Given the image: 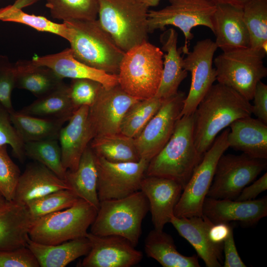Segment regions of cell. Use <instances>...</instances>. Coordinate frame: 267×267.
I'll return each instance as SVG.
<instances>
[{"label":"cell","instance_id":"cell-1","mask_svg":"<svg viewBox=\"0 0 267 267\" xmlns=\"http://www.w3.org/2000/svg\"><path fill=\"white\" fill-rule=\"evenodd\" d=\"M252 114L250 101L228 87L213 85L192 114L193 138L198 152L203 155L222 131Z\"/></svg>","mask_w":267,"mask_h":267},{"label":"cell","instance_id":"cell-2","mask_svg":"<svg viewBox=\"0 0 267 267\" xmlns=\"http://www.w3.org/2000/svg\"><path fill=\"white\" fill-rule=\"evenodd\" d=\"M203 156L194 143L192 114L183 116L167 143L149 162L145 176L174 180L183 189Z\"/></svg>","mask_w":267,"mask_h":267},{"label":"cell","instance_id":"cell-3","mask_svg":"<svg viewBox=\"0 0 267 267\" xmlns=\"http://www.w3.org/2000/svg\"><path fill=\"white\" fill-rule=\"evenodd\" d=\"M63 22L70 29L68 42L77 59L108 74L118 75L125 52L118 46L98 19Z\"/></svg>","mask_w":267,"mask_h":267},{"label":"cell","instance_id":"cell-4","mask_svg":"<svg viewBox=\"0 0 267 267\" xmlns=\"http://www.w3.org/2000/svg\"><path fill=\"white\" fill-rule=\"evenodd\" d=\"M163 55L162 49L147 41L126 51L117 75L119 86L139 100L155 96L161 81Z\"/></svg>","mask_w":267,"mask_h":267},{"label":"cell","instance_id":"cell-5","mask_svg":"<svg viewBox=\"0 0 267 267\" xmlns=\"http://www.w3.org/2000/svg\"><path fill=\"white\" fill-rule=\"evenodd\" d=\"M148 211L147 199L141 190L122 198L100 201L90 232L99 236H121L136 247L142 221Z\"/></svg>","mask_w":267,"mask_h":267},{"label":"cell","instance_id":"cell-6","mask_svg":"<svg viewBox=\"0 0 267 267\" xmlns=\"http://www.w3.org/2000/svg\"><path fill=\"white\" fill-rule=\"evenodd\" d=\"M100 24L126 52L147 41L148 7L142 0H98Z\"/></svg>","mask_w":267,"mask_h":267},{"label":"cell","instance_id":"cell-7","mask_svg":"<svg viewBox=\"0 0 267 267\" xmlns=\"http://www.w3.org/2000/svg\"><path fill=\"white\" fill-rule=\"evenodd\" d=\"M97 213L95 208L79 198L67 209L34 219L29 238L36 242L55 245L86 237Z\"/></svg>","mask_w":267,"mask_h":267},{"label":"cell","instance_id":"cell-8","mask_svg":"<svg viewBox=\"0 0 267 267\" xmlns=\"http://www.w3.org/2000/svg\"><path fill=\"white\" fill-rule=\"evenodd\" d=\"M266 54L264 50L250 47L222 52L213 60L216 80L252 100L257 84L267 76L263 61Z\"/></svg>","mask_w":267,"mask_h":267},{"label":"cell","instance_id":"cell-9","mask_svg":"<svg viewBox=\"0 0 267 267\" xmlns=\"http://www.w3.org/2000/svg\"><path fill=\"white\" fill-rule=\"evenodd\" d=\"M169 4L159 10H149L147 14L148 32L164 30L169 25L178 28L185 41L181 47L183 54L189 50V42L193 38V28L207 27L213 32L212 17L216 4L211 0H169Z\"/></svg>","mask_w":267,"mask_h":267},{"label":"cell","instance_id":"cell-10","mask_svg":"<svg viewBox=\"0 0 267 267\" xmlns=\"http://www.w3.org/2000/svg\"><path fill=\"white\" fill-rule=\"evenodd\" d=\"M225 129L204 153L200 163L184 187L174 211L177 217L202 216L204 200L212 183L218 161L229 147Z\"/></svg>","mask_w":267,"mask_h":267},{"label":"cell","instance_id":"cell-11","mask_svg":"<svg viewBox=\"0 0 267 267\" xmlns=\"http://www.w3.org/2000/svg\"><path fill=\"white\" fill-rule=\"evenodd\" d=\"M267 168V160L240 155L224 154L217 164L207 197L235 200L243 188Z\"/></svg>","mask_w":267,"mask_h":267},{"label":"cell","instance_id":"cell-12","mask_svg":"<svg viewBox=\"0 0 267 267\" xmlns=\"http://www.w3.org/2000/svg\"><path fill=\"white\" fill-rule=\"evenodd\" d=\"M218 49L210 39L198 41L183 60V67L191 74L189 90L186 96L179 118L192 115L198 105L216 81L213 68L214 54Z\"/></svg>","mask_w":267,"mask_h":267},{"label":"cell","instance_id":"cell-13","mask_svg":"<svg viewBox=\"0 0 267 267\" xmlns=\"http://www.w3.org/2000/svg\"><path fill=\"white\" fill-rule=\"evenodd\" d=\"M95 161L100 202L122 198L140 190L149 161L141 159L136 162L113 163L96 155Z\"/></svg>","mask_w":267,"mask_h":267},{"label":"cell","instance_id":"cell-14","mask_svg":"<svg viewBox=\"0 0 267 267\" xmlns=\"http://www.w3.org/2000/svg\"><path fill=\"white\" fill-rule=\"evenodd\" d=\"M139 100L128 94L119 84L109 88L102 86L89 107L88 119L93 138L121 133L125 115Z\"/></svg>","mask_w":267,"mask_h":267},{"label":"cell","instance_id":"cell-15","mask_svg":"<svg viewBox=\"0 0 267 267\" xmlns=\"http://www.w3.org/2000/svg\"><path fill=\"white\" fill-rule=\"evenodd\" d=\"M185 97L184 92L178 91L164 99L157 113L134 138L141 159L149 162L167 143L179 118Z\"/></svg>","mask_w":267,"mask_h":267},{"label":"cell","instance_id":"cell-16","mask_svg":"<svg viewBox=\"0 0 267 267\" xmlns=\"http://www.w3.org/2000/svg\"><path fill=\"white\" fill-rule=\"evenodd\" d=\"M90 248L80 264L82 267H131L143 258L142 253L127 239L117 235L99 236L88 232Z\"/></svg>","mask_w":267,"mask_h":267},{"label":"cell","instance_id":"cell-17","mask_svg":"<svg viewBox=\"0 0 267 267\" xmlns=\"http://www.w3.org/2000/svg\"><path fill=\"white\" fill-rule=\"evenodd\" d=\"M183 187L174 180L157 176H145L140 189L147 199L155 229L162 230L174 215Z\"/></svg>","mask_w":267,"mask_h":267},{"label":"cell","instance_id":"cell-18","mask_svg":"<svg viewBox=\"0 0 267 267\" xmlns=\"http://www.w3.org/2000/svg\"><path fill=\"white\" fill-rule=\"evenodd\" d=\"M203 215L213 223L236 221L245 225H253L267 216V198L238 201L206 197Z\"/></svg>","mask_w":267,"mask_h":267},{"label":"cell","instance_id":"cell-19","mask_svg":"<svg viewBox=\"0 0 267 267\" xmlns=\"http://www.w3.org/2000/svg\"><path fill=\"white\" fill-rule=\"evenodd\" d=\"M215 43L222 52L250 47V37L243 19V7L216 4L212 17Z\"/></svg>","mask_w":267,"mask_h":267},{"label":"cell","instance_id":"cell-20","mask_svg":"<svg viewBox=\"0 0 267 267\" xmlns=\"http://www.w3.org/2000/svg\"><path fill=\"white\" fill-rule=\"evenodd\" d=\"M170 223L192 246L206 267L222 266L223 245L215 244L210 240L208 231L213 223L206 217H177L174 215Z\"/></svg>","mask_w":267,"mask_h":267},{"label":"cell","instance_id":"cell-21","mask_svg":"<svg viewBox=\"0 0 267 267\" xmlns=\"http://www.w3.org/2000/svg\"><path fill=\"white\" fill-rule=\"evenodd\" d=\"M89 107H79L60 131L58 141L62 164L67 170L77 169L84 152L93 138L88 119Z\"/></svg>","mask_w":267,"mask_h":267},{"label":"cell","instance_id":"cell-22","mask_svg":"<svg viewBox=\"0 0 267 267\" xmlns=\"http://www.w3.org/2000/svg\"><path fill=\"white\" fill-rule=\"evenodd\" d=\"M32 60L37 64L50 68L63 79H90L100 83L106 88L119 84L117 75L108 74L79 61L70 48L56 53L34 56Z\"/></svg>","mask_w":267,"mask_h":267},{"label":"cell","instance_id":"cell-23","mask_svg":"<svg viewBox=\"0 0 267 267\" xmlns=\"http://www.w3.org/2000/svg\"><path fill=\"white\" fill-rule=\"evenodd\" d=\"M33 220L26 205L12 200L0 206V251L26 246Z\"/></svg>","mask_w":267,"mask_h":267},{"label":"cell","instance_id":"cell-24","mask_svg":"<svg viewBox=\"0 0 267 267\" xmlns=\"http://www.w3.org/2000/svg\"><path fill=\"white\" fill-rule=\"evenodd\" d=\"M66 189H71L66 180L37 162L28 164L20 175L13 200L26 205L34 199Z\"/></svg>","mask_w":267,"mask_h":267},{"label":"cell","instance_id":"cell-25","mask_svg":"<svg viewBox=\"0 0 267 267\" xmlns=\"http://www.w3.org/2000/svg\"><path fill=\"white\" fill-rule=\"evenodd\" d=\"M178 34L173 28L165 30L160 36L163 55V68L161 83L155 96L165 99L175 95L188 72L183 67L181 47H177Z\"/></svg>","mask_w":267,"mask_h":267},{"label":"cell","instance_id":"cell-26","mask_svg":"<svg viewBox=\"0 0 267 267\" xmlns=\"http://www.w3.org/2000/svg\"><path fill=\"white\" fill-rule=\"evenodd\" d=\"M229 127V147L253 158L267 159V124L249 116L236 120Z\"/></svg>","mask_w":267,"mask_h":267},{"label":"cell","instance_id":"cell-27","mask_svg":"<svg viewBox=\"0 0 267 267\" xmlns=\"http://www.w3.org/2000/svg\"><path fill=\"white\" fill-rule=\"evenodd\" d=\"M27 246L41 267H64L79 257L87 255L90 248L87 237L55 245L44 244L29 239Z\"/></svg>","mask_w":267,"mask_h":267},{"label":"cell","instance_id":"cell-28","mask_svg":"<svg viewBox=\"0 0 267 267\" xmlns=\"http://www.w3.org/2000/svg\"><path fill=\"white\" fill-rule=\"evenodd\" d=\"M65 180L79 198L98 210L100 201L97 193L95 155L89 145L84 152L77 169L67 170Z\"/></svg>","mask_w":267,"mask_h":267},{"label":"cell","instance_id":"cell-29","mask_svg":"<svg viewBox=\"0 0 267 267\" xmlns=\"http://www.w3.org/2000/svg\"><path fill=\"white\" fill-rule=\"evenodd\" d=\"M15 88L27 90L37 97L56 89L63 79L51 69L35 63L32 60H20L14 64Z\"/></svg>","mask_w":267,"mask_h":267},{"label":"cell","instance_id":"cell-30","mask_svg":"<svg viewBox=\"0 0 267 267\" xmlns=\"http://www.w3.org/2000/svg\"><path fill=\"white\" fill-rule=\"evenodd\" d=\"M144 251L148 257L163 267H199L198 257L186 256L179 253L172 237L163 230H151L144 242Z\"/></svg>","mask_w":267,"mask_h":267},{"label":"cell","instance_id":"cell-31","mask_svg":"<svg viewBox=\"0 0 267 267\" xmlns=\"http://www.w3.org/2000/svg\"><path fill=\"white\" fill-rule=\"evenodd\" d=\"M78 108L71 99L69 85L63 82L19 111L36 117L69 120Z\"/></svg>","mask_w":267,"mask_h":267},{"label":"cell","instance_id":"cell-32","mask_svg":"<svg viewBox=\"0 0 267 267\" xmlns=\"http://www.w3.org/2000/svg\"><path fill=\"white\" fill-rule=\"evenodd\" d=\"M11 122L24 143L46 140H58L61 130L68 120L46 118L23 114L14 110L10 113Z\"/></svg>","mask_w":267,"mask_h":267},{"label":"cell","instance_id":"cell-33","mask_svg":"<svg viewBox=\"0 0 267 267\" xmlns=\"http://www.w3.org/2000/svg\"><path fill=\"white\" fill-rule=\"evenodd\" d=\"M89 145L96 156L109 162H136L141 159L134 139L121 133L94 138Z\"/></svg>","mask_w":267,"mask_h":267},{"label":"cell","instance_id":"cell-34","mask_svg":"<svg viewBox=\"0 0 267 267\" xmlns=\"http://www.w3.org/2000/svg\"><path fill=\"white\" fill-rule=\"evenodd\" d=\"M250 47L267 51V0H249L243 7Z\"/></svg>","mask_w":267,"mask_h":267},{"label":"cell","instance_id":"cell-35","mask_svg":"<svg viewBox=\"0 0 267 267\" xmlns=\"http://www.w3.org/2000/svg\"><path fill=\"white\" fill-rule=\"evenodd\" d=\"M51 16L63 22L97 19L98 0H46Z\"/></svg>","mask_w":267,"mask_h":267},{"label":"cell","instance_id":"cell-36","mask_svg":"<svg viewBox=\"0 0 267 267\" xmlns=\"http://www.w3.org/2000/svg\"><path fill=\"white\" fill-rule=\"evenodd\" d=\"M0 20L23 24L39 31L55 34L68 41L70 40V29L65 23H57L43 16L28 14L13 4L0 9Z\"/></svg>","mask_w":267,"mask_h":267},{"label":"cell","instance_id":"cell-37","mask_svg":"<svg viewBox=\"0 0 267 267\" xmlns=\"http://www.w3.org/2000/svg\"><path fill=\"white\" fill-rule=\"evenodd\" d=\"M163 100L154 96L149 99L140 100L134 104L122 120L121 133L135 138L158 111Z\"/></svg>","mask_w":267,"mask_h":267},{"label":"cell","instance_id":"cell-38","mask_svg":"<svg viewBox=\"0 0 267 267\" xmlns=\"http://www.w3.org/2000/svg\"><path fill=\"white\" fill-rule=\"evenodd\" d=\"M24 152L25 156L44 165L65 180L67 170L62 164L58 140L25 142Z\"/></svg>","mask_w":267,"mask_h":267},{"label":"cell","instance_id":"cell-39","mask_svg":"<svg viewBox=\"0 0 267 267\" xmlns=\"http://www.w3.org/2000/svg\"><path fill=\"white\" fill-rule=\"evenodd\" d=\"M79 199L71 189L55 191L28 202L26 205L35 219L67 209Z\"/></svg>","mask_w":267,"mask_h":267},{"label":"cell","instance_id":"cell-40","mask_svg":"<svg viewBox=\"0 0 267 267\" xmlns=\"http://www.w3.org/2000/svg\"><path fill=\"white\" fill-rule=\"evenodd\" d=\"M20 175L19 167L8 154L7 145H0V195L6 201L14 200Z\"/></svg>","mask_w":267,"mask_h":267},{"label":"cell","instance_id":"cell-41","mask_svg":"<svg viewBox=\"0 0 267 267\" xmlns=\"http://www.w3.org/2000/svg\"><path fill=\"white\" fill-rule=\"evenodd\" d=\"M24 143L11 122L9 111L0 103V145H10L13 155L23 162Z\"/></svg>","mask_w":267,"mask_h":267},{"label":"cell","instance_id":"cell-42","mask_svg":"<svg viewBox=\"0 0 267 267\" xmlns=\"http://www.w3.org/2000/svg\"><path fill=\"white\" fill-rule=\"evenodd\" d=\"M102 86L100 83L90 79H72L69 85L71 99L77 108L82 106L89 107L94 102Z\"/></svg>","mask_w":267,"mask_h":267},{"label":"cell","instance_id":"cell-43","mask_svg":"<svg viewBox=\"0 0 267 267\" xmlns=\"http://www.w3.org/2000/svg\"><path fill=\"white\" fill-rule=\"evenodd\" d=\"M15 88L14 64L9 58L0 55V103L10 113L14 110L11 101V93Z\"/></svg>","mask_w":267,"mask_h":267},{"label":"cell","instance_id":"cell-44","mask_svg":"<svg viewBox=\"0 0 267 267\" xmlns=\"http://www.w3.org/2000/svg\"><path fill=\"white\" fill-rule=\"evenodd\" d=\"M0 267H40L31 250L26 246L0 251Z\"/></svg>","mask_w":267,"mask_h":267},{"label":"cell","instance_id":"cell-45","mask_svg":"<svg viewBox=\"0 0 267 267\" xmlns=\"http://www.w3.org/2000/svg\"><path fill=\"white\" fill-rule=\"evenodd\" d=\"M252 100V114L267 124V85L261 81L256 86Z\"/></svg>","mask_w":267,"mask_h":267},{"label":"cell","instance_id":"cell-46","mask_svg":"<svg viewBox=\"0 0 267 267\" xmlns=\"http://www.w3.org/2000/svg\"><path fill=\"white\" fill-rule=\"evenodd\" d=\"M224 255V267H246L238 254L235 244L233 228L223 244Z\"/></svg>","mask_w":267,"mask_h":267},{"label":"cell","instance_id":"cell-47","mask_svg":"<svg viewBox=\"0 0 267 267\" xmlns=\"http://www.w3.org/2000/svg\"><path fill=\"white\" fill-rule=\"evenodd\" d=\"M267 189V173H265L253 183L245 187L235 200L247 201L255 199L260 194L266 191Z\"/></svg>","mask_w":267,"mask_h":267},{"label":"cell","instance_id":"cell-48","mask_svg":"<svg viewBox=\"0 0 267 267\" xmlns=\"http://www.w3.org/2000/svg\"><path fill=\"white\" fill-rule=\"evenodd\" d=\"M232 227L226 222L213 223L209 228L208 235L212 242L218 245H223Z\"/></svg>","mask_w":267,"mask_h":267},{"label":"cell","instance_id":"cell-49","mask_svg":"<svg viewBox=\"0 0 267 267\" xmlns=\"http://www.w3.org/2000/svg\"><path fill=\"white\" fill-rule=\"evenodd\" d=\"M216 4H227L243 7L249 0H211Z\"/></svg>","mask_w":267,"mask_h":267},{"label":"cell","instance_id":"cell-50","mask_svg":"<svg viewBox=\"0 0 267 267\" xmlns=\"http://www.w3.org/2000/svg\"><path fill=\"white\" fill-rule=\"evenodd\" d=\"M147 6L149 8L150 7H155L158 5L161 0H142Z\"/></svg>","mask_w":267,"mask_h":267},{"label":"cell","instance_id":"cell-51","mask_svg":"<svg viewBox=\"0 0 267 267\" xmlns=\"http://www.w3.org/2000/svg\"><path fill=\"white\" fill-rule=\"evenodd\" d=\"M6 201L5 199L0 195V206L3 205Z\"/></svg>","mask_w":267,"mask_h":267}]
</instances>
